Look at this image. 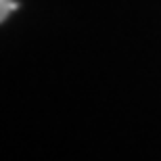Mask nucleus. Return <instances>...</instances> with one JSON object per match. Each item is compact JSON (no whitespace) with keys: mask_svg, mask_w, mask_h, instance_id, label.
Instances as JSON below:
<instances>
[{"mask_svg":"<svg viewBox=\"0 0 161 161\" xmlns=\"http://www.w3.org/2000/svg\"><path fill=\"white\" fill-rule=\"evenodd\" d=\"M15 8H17V4L13 0H0V21H4L8 17V13L15 11Z\"/></svg>","mask_w":161,"mask_h":161,"instance_id":"f257e3e1","label":"nucleus"}]
</instances>
